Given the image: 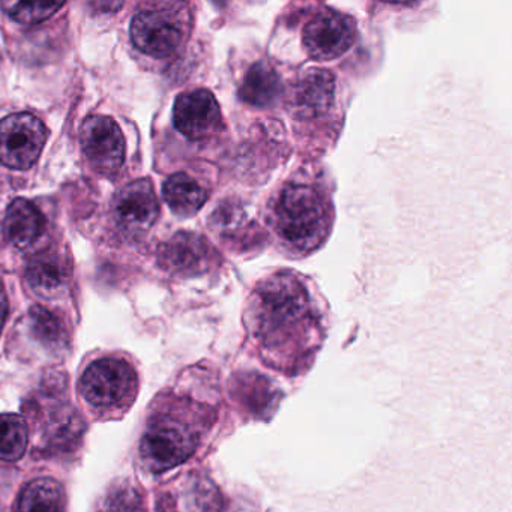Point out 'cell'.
Returning a JSON list of instances; mask_svg holds the SVG:
<instances>
[{"mask_svg": "<svg viewBox=\"0 0 512 512\" xmlns=\"http://www.w3.org/2000/svg\"><path fill=\"white\" fill-rule=\"evenodd\" d=\"M247 328L260 358L286 374L301 373L320 344V317L307 287L295 275L278 274L254 290Z\"/></svg>", "mask_w": 512, "mask_h": 512, "instance_id": "6da1fadb", "label": "cell"}, {"mask_svg": "<svg viewBox=\"0 0 512 512\" xmlns=\"http://www.w3.org/2000/svg\"><path fill=\"white\" fill-rule=\"evenodd\" d=\"M181 412L157 416L146 428L142 440V458L152 472H166L191 457L206 428L214 422L208 407L188 404Z\"/></svg>", "mask_w": 512, "mask_h": 512, "instance_id": "7a4b0ae2", "label": "cell"}, {"mask_svg": "<svg viewBox=\"0 0 512 512\" xmlns=\"http://www.w3.org/2000/svg\"><path fill=\"white\" fill-rule=\"evenodd\" d=\"M274 224L290 247L311 251L328 236L331 211L325 196L314 185L293 182L281 191L275 203Z\"/></svg>", "mask_w": 512, "mask_h": 512, "instance_id": "3957f363", "label": "cell"}, {"mask_svg": "<svg viewBox=\"0 0 512 512\" xmlns=\"http://www.w3.org/2000/svg\"><path fill=\"white\" fill-rule=\"evenodd\" d=\"M79 389L82 397L97 409H122L136 397L137 377L128 362L103 358L89 365Z\"/></svg>", "mask_w": 512, "mask_h": 512, "instance_id": "277c9868", "label": "cell"}, {"mask_svg": "<svg viewBox=\"0 0 512 512\" xmlns=\"http://www.w3.org/2000/svg\"><path fill=\"white\" fill-rule=\"evenodd\" d=\"M47 130L31 113H16L0 121V163L25 170L37 163L46 145Z\"/></svg>", "mask_w": 512, "mask_h": 512, "instance_id": "5b68a950", "label": "cell"}, {"mask_svg": "<svg viewBox=\"0 0 512 512\" xmlns=\"http://www.w3.org/2000/svg\"><path fill=\"white\" fill-rule=\"evenodd\" d=\"M184 22L175 11H143L131 23L134 46L152 58H167L181 47Z\"/></svg>", "mask_w": 512, "mask_h": 512, "instance_id": "8992f818", "label": "cell"}, {"mask_svg": "<svg viewBox=\"0 0 512 512\" xmlns=\"http://www.w3.org/2000/svg\"><path fill=\"white\" fill-rule=\"evenodd\" d=\"M356 41V25L335 11L317 14L305 25L302 43L310 58L332 61L343 56Z\"/></svg>", "mask_w": 512, "mask_h": 512, "instance_id": "52a82bcc", "label": "cell"}, {"mask_svg": "<svg viewBox=\"0 0 512 512\" xmlns=\"http://www.w3.org/2000/svg\"><path fill=\"white\" fill-rule=\"evenodd\" d=\"M80 142L83 154L98 173L113 175L124 164V136L112 118L91 116L86 119L80 131Z\"/></svg>", "mask_w": 512, "mask_h": 512, "instance_id": "ba28073f", "label": "cell"}, {"mask_svg": "<svg viewBox=\"0 0 512 512\" xmlns=\"http://www.w3.org/2000/svg\"><path fill=\"white\" fill-rule=\"evenodd\" d=\"M173 122L179 133L190 140L211 137L221 125V112L214 95L205 89L179 95L173 109Z\"/></svg>", "mask_w": 512, "mask_h": 512, "instance_id": "9c48e42d", "label": "cell"}, {"mask_svg": "<svg viewBox=\"0 0 512 512\" xmlns=\"http://www.w3.org/2000/svg\"><path fill=\"white\" fill-rule=\"evenodd\" d=\"M157 196L148 179H139L125 185L113 200V215L122 229L143 233L151 229L158 217Z\"/></svg>", "mask_w": 512, "mask_h": 512, "instance_id": "30bf717a", "label": "cell"}, {"mask_svg": "<svg viewBox=\"0 0 512 512\" xmlns=\"http://www.w3.org/2000/svg\"><path fill=\"white\" fill-rule=\"evenodd\" d=\"M40 413L47 448L65 451L79 442L85 430L82 418L67 400H61L50 388L46 389L40 401Z\"/></svg>", "mask_w": 512, "mask_h": 512, "instance_id": "8fae6325", "label": "cell"}, {"mask_svg": "<svg viewBox=\"0 0 512 512\" xmlns=\"http://www.w3.org/2000/svg\"><path fill=\"white\" fill-rule=\"evenodd\" d=\"M212 250L196 233L181 232L161 245L158 262L167 272L179 277L203 274L211 265Z\"/></svg>", "mask_w": 512, "mask_h": 512, "instance_id": "7c38bea8", "label": "cell"}, {"mask_svg": "<svg viewBox=\"0 0 512 512\" xmlns=\"http://www.w3.org/2000/svg\"><path fill=\"white\" fill-rule=\"evenodd\" d=\"M335 94V79L329 71L313 70L305 74L289 98L290 112L302 121H311L331 109Z\"/></svg>", "mask_w": 512, "mask_h": 512, "instance_id": "4fadbf2b", "label": "cell"}, {"mask_svg": "<svg viewBox=\"0 0 512 512\" xmlns=\"http://www.w3.org/2000/svg\"><path fill=\"white\" fill-rule=\"evenodd\" d=\"M46 229V220L34 203L17 199L4 218V235L11 244L26 248L34 244Z\"/></svg>", "mask_w": 512, "mask_h": 512, "instance_id": "5bb4252c", "label": "cell"}, {"mask_svg": "<svg viewBox=\"0 0 512 512\" xmlns=\"http://www.w3.org/2000/svg\"><path fill=\"white\" fill-rule=\"evenodd\" d=\"M70 277V268L59 254L41 253L29 262L26 278L35 292L53 296L61 292Z\"/></svg>", "mask_w": 512, "mask_h": 512, "instance_id": "9a60e30c", "label": "cell"}, {"mask_svg": "<svg viewBox=\"0 0 512 512\" xmlns=\"http://www.w3.org/2000/svg\"><path fill=\"white\" fill-rule=\"evenodd\" d=\"M163 196L170 209L181 217L197 214L208 200L205 188L187 173H176L170 176L164 182Z\"/></svg>", "mask_w": 512, "mask_h": 512, "instance_id": "2e32d148", "label": "cell"}, {"mask_svg": "<svg viewBox=\"0 0 512 512\" xmlns=\"http://www.w3.org/2000/svg\"><path fill=\"white\" fill-rule=\"evenodd\" d=\"M281 82L274 68L266 62H257L245 74L239 88V97L254 107H268L280 97Z\"/></svg>", "mask_w": 512, "mask_h": 512, "instance_id": "e0dca14e", "label": "cell"}, {"mask_svg": "<svg viewBox=\"0 0 512 512\" xmlns=\"http://www.w3.org/2000/svg\"><path fill=\"white\" fill-rule=\"evenodd\" d=\"M65 493L55 479H34L23 488L17 512H64Z\"/></svg>", "mask_w": 512, "mask_h": 512, "instance_id": "ac0fdd59", "label": "cell"}, {"mask_svg": "<svg viewBox=\"0 0 512 512\" xmlns=\"http://www.w3.org/2000/svg\"><path fill=\"white\" fill-rule=\"evenodd\" d=\"M29 326H31L32 334L50 349H62L67 346V326H65L64 320L53 311L47 310L41 305H35L29 311Z\"/></svg>", "mask_w": 512, "mask_h": 512, "instance_id": "d6986e66", "label": "cell"}, {"mask_svg": "<svg viewBox=\"0 0 512 512\" xmlns=\"http://www.w3.org/2000/svg\"><path fill=\"white\" fill-rule=\"evenodd\" d=\"M28 446V425L19 415H0V460L16 461Z\"/></svg>", "mask_w": 512, "mask_h": 512, "instance_id": "ffe728a7", "label": "cell"}, {"mask_svg": "<svg viewBox=\"0 0 512 512\" xmlns=\"http://www.w3.org/2000/svg\"><path fill=\"white\" fill-rule=\"evenodd\" d=\"M101 512H148V508L139 488L124 482L109 491Z\"/></svg>", "mask_w": 512, "mask_h": 512, "instance_id": "44dd1931", "label": "cell"}, {"mask_svg": "<svg viewBox=\"0 0 512 512\" xmlns=\"http://www.w3.org/2000/svg\"><path fill=\"white\" fill-rule=\"evenodd\" d=\"M2 10L19 23L35 25L52 17L61 10L62 4H22V2H4Z\"/></svg>", "mask_w": 512, "mask_h": 512, "instance_id": "7402d4cb", "label": "cell"}, {"mask_svg": "<svg viewBox=\"0 0 512 512\" xmlns=\"http://www.w3.org/2000/svg\"><path fill=\"white\" fill-rule=\"evenodd\" d=\"M8 314V301L7 295H5L4 289L0 287V334H2V329H4L5 320H7Z\"/></svg>", "mask_w": 512, "mask_h": 512, "instance_id": "603a6c76", "label": "cell"}]
</instances>
